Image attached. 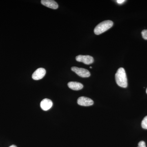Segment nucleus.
<instances>
[{
  "mask_svg": "<svg viewBox=\"0 0 147 147\" xmlns=\"http://www.w3.org/2000/svg\"><path fill=\"white\" fill-rule=\"evenodd\" d=\"M90 68H92V67H90Z\"/></svg>",
  "mask_w": 147,
  "mask_h": 147,
  "instance_id": "obj_15",
  "label": "nucleus"
},
{
  "mask_svg": "<svg viewBox=\"0 0 147 147\" xmlns=\"http://www.w3.org/2000/svg\"><path fill=\"white\" fill-rule=\"evenodd\" d=\"M53 105L52 100L48 98L43 99L40 102V106L41 109L44 111H47L52 108Z\"/></svg>",
  "mask_w": 147,
  "mask_h": 147,
  "instance_id": "obj_8",
  "label": "nucleus"
},
{
  "mask_svg": "<svg viewBox=\"0 0 147 147\" xmlns=\"http://www.w3.org/2000/svg\"><path fill=\"white\" fill-rule=\"evenodd\" d=\"M46 74V70L43 68L37 69L32 75V78L34 80H39L42 79Z\"/></svg>",
  "mask_w": 147,
  "mask_h": 147,
  "instance_id": "obj_5",
  "label": "nucleus"
},
{
  "mask_svg": "<svg viewBox=\"0 0 147 147\" xmlns=\"http://www.w3.org/2000/svg\"><path fill=\"white\" fill-rule=\"evenodd\" d=\"M77 103L81 106H89L93 105L94 101L89 98L81 96L78 98Z\"/></svg>",
  "mask_w": 147,
  "mask_h": 147,
  "instance_id": "obj_6",
  "label": "nucleus"
},
{
  "mask_svg": "<svg viewBox=\"0 0 147 147\" xmlns=\"http://www.w3.org/2000/svg\"><path fill=\"white\" fill-rule=\"evenodd\" d=\"M71 70L76 73L78 76L83 78H87L90 76V73L88 69L83 68H79L76 67H72Z\"/></svg>",
  "mask_w": 147,
  "mask_h": 147,
  "instance_id": "obj_3",
  "label": "nucleus"
},
{
  "mask_svg": "<svg viewBox=\"0 0 147 147\" xmlns=\"http://www.w3.org/2000/svg\"><path fill=\"white\" fill-rule=\"evenodd\" d=\"M117 1L119 4H122V3L124 2L125 1H124V0H118V1Z\"/></svg>",
  "mask_w": 147,
  "mask_h": 147,
  "instance_id": "obj_13",
  "label": "nucleus"
},
{
  "mask_svg": "<svg viewBox=\"0 0 147 147\" xmlns=\"http://www.w3.org/2000/svg\"><path fill=\"white\" fill-rule=\"evenodd\" d=\"M146 93L147 94V89H146Z\"/></svg>",
  "mask_w": 147,
  "mask_h": 147,
  "instance_id": "obj_16",
  "label": "nucleus"
},
{
  "mask_svg": "<svg viewBox=\"0 0 147 147\" xmlns=\"http://www.w3.org/2000/svg\"><path fill=\"white\" fill-rule=\"evenodd\" d=\"M67 85L69 88L74 90H79L83 89L84 87L83 84L77 82H69Z\"/></svg>",
  "mask_w": 147,
  "mask_h": 147,
  "instance_id": "obj_9",
  "label": "nucleus"
},
{
  "mask_svg": "<svg viewBox=\"0 0 147 147\" xmlns=\"http://www.w3.org/2000/svg\"><path fill=\"white\" fill-rule=\"evenodd\" d=\"M113 22L110 20L102 21L95 28L94 33L96 35H99L104 32L113 26Z\"/></svg>",
  "mask_w": 147,
  "mask_h": 147,
  "instance_id": "obj_2",
  "label": "nucleus"
},
{
  "mask_svg": "<svg viewBox=\"0 0 147 147\" xmlns=\"http://www.w3.org/2000/svg\"><path fill=\"white\" fill-rule=\"evenodd\" d=\"M138 147H146V143L144 141H141L138 144Z\"/></svg>",
  "mask_w": 147,
  "mask_h": 147,
  "instance_id": "obj_12",
  "label": "nucleus"
},
{
  "mask_svg": "<svg viewBox=\"0 0 147 147\" xmlns=\"http://www.w3.org/2000/svg\"><path fill=\"white\" fill-rule=\"evenodd\" d=\"M116 82L117 84L122 88L127 86V80L124 69L120 67L118 69L115 74Z\"/></svg>",
  "mask_w": 147,
  "mask_h": 147,
  "instance_id": "obj_1",
  "label": "nucleus"
},
{
  "mask_svg": "<svg viewBox=\"0 0 147 147\" xmlns=\"http://www.w3.org/2000/svg\"><path fill=\"white\" fill-rule=\"evenodd\" d=\"M142 128L144 129H147V116L143 120L142 122Z\"/></svg>",
  "mask_w": 147,
  "mask_h": 147,
  "instance_id": "obj_10",
  "label": "nucleus"
},
{
  "mask_svg": "<svg viewBox=\"0 0 147 147\" xmlns=\"http://www.w3.org/2000/svg\"><path fill=\"white\" fill-rule=\"evenodd\" d=\"M142 34L143 38L145 40H147V30L142 31Z\"/></svg>",
  "mask_w": 147,
  "mask_h": 147,
  "instance_id": "obj_11",
  "label": "nucleus"
},
{
  "mask_svg": "<svg viewBox=\"0 0 147 147\" xmlns=\"http://www.w3.org/2000/svg\"><path fill=\"white\" fill-rule=\"evenodd\" d=\"M9 147H17L16 146H15V145H11V146H10Z\"/></svg>",
  "mask_w": 147,
  "mask_h": 147,
  "instance_id": "obj_14",
  "label": "nucleus"
},
{
  "mask_svg": "<svg viewBox=\"0 0 147 147\" xmlns=\"http://www.w3.org/2000/svg\"><path fill=\"white\" fill-rule=\"evenodd\" d=\"M41 3L42 5L52 9H57L59 7L57 3L53 0H42Z\"/></svg>",
  "mask_w": 147,
  "mask_h": 147,
  "instance_id": "obj_7",
  "label": "nucleus"
},
{
  "mask_svg": "<svg viewBox=\"0 0 147 147\" xmlns=\"http://www.w3.org/2000/svg\"><path fill=\"white\" fill-rule=\"evenodd\" d=\"M76 59L77 61L83 63L86 65L90 64L94 61L93 58L89 55H78L76 57Z\"/></svg>",
  "mask_w": 147,
  "mask_h": 147,
  "instance_id": "obj_4",
  "label": "nucleus"
}]
</instances>
